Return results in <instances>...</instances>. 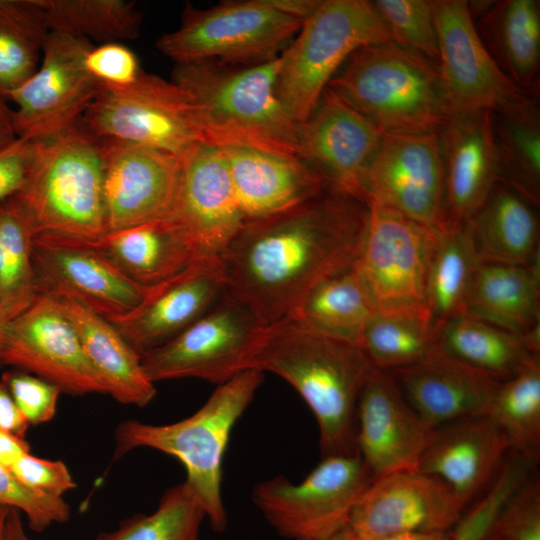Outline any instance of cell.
Wrapping results in <instances>:
<instances>
[{"mask_svg": "<svg viewBox=\"0 0 540 540\" xmlns=\"http://www.w3.org/2000/svg\"><path fill=\"white\" fill-rule=\"evenodd\" d=\"M369 205L331 187L283 213L245 220L218 254L226 291L263 325L292 318L323 281L359 258Z\"/></svg>", "mask_w": 540, "mask_h": 540, "instance_id": "6da1fadb", "label": "cell"}, {"mask_svg": "<svg viewBox=\"0 0 540 540\" xmlns=\"http://www.w3.org/2000/svg\"><path fill=\"white\" fill-rule=\"evenodd\" d=\"M373 365L364 350L288 318L265 325L252 368L292 385L311 409L322 458L358 455L357 402Z\"/></svg>", "mask_w": 540, "mask_h": 540, "instance_id": "7a4b0ae2", "label": "cell"}, {"mask_svg": "<svg viewBox=\"0 0 540 540\" xmlns=\"http://www.w3.org/2000/svg\"><path fill=\"white\" fill-rule=\"evenodd\" d=\"M280 65V56L251 66L174 65L171 81L190 98L201 143L299 157L298 124L276 93Z\"/></svg>", "mask_w": 540, "mask_h": 540, "instance_id": "3957f363", "label": "cell"}, {"mask_svg": "<svg viewBox=\"0 0 540 540\" xmlns=\"http://www.w3.org/2000/svg\"><path fill=\"white\" fill-rule=\"evenodd\" d=\"M263 372L245 371L221 384L189 417L170 424L137 420L119 423L114 432V459L138 448H149L179 460L184 481L201 505L213 530L227 526L222 499L223 458L231 431L261 385Z\"/></svg>", "mask_w": 540, "mask_h": 540, "instance_id": "277c9868", "label": "cell"}, {"mask_svg": "<svg viewBox=\"0 0 540 540\" xmlns=\"http://www.w3.org/2000/svg\"><path fill=\"white\" fill-rule=\"evenodd\" d=\"M348 60L326 88L383 134H439L448 122L439 66L423 54L388 41L363 46Z\"/></svg>", "mask_w": 540, "mask_h": 540, "instance_id": "5b68a950", "label": "cell"}, {"mask_svg": "<svg viewBox=\"0 0 540 540\" xmlns=\"http://www.w3.org/2000/svg\"><path fill=\"white\" fill-rule=\"evenodd\" d=\"M37 234L93 240L107 233L104 201V139L81 118L68 130L37 140L23 188L13 196Z\"/></svg>", "mask_w": 540, "mask_h": 540, "instance_id": "8992f818", "label": "cell"}, {"mask_svg": "<svg viewBox=\"0 0 540 540\" xmlns=\"http://www.w3.org/2000/svg\"><path fill=\"white\" fill-rule=\"evenodd\" d=\"M388 41L390 31L372 1H320L280 55V102L297 124L305 122L345 60L363 46Z\"/></svg>", "mask_w": 540, "mask_h": 540, "instance_id": "52a82bcc", "label": "cell"}, {"mask_svg": "<svg viewBox=\"0 0 540 540\" xmlns=\"http://www.w3.org/2000/svg\"><path fill=\"white\" fill-rule=\"evenodd\" d=\"M303 22L278 0L223 1L207 9L188 3L180 25L155 45L175 65L212 61L251 66L279 57Z\"/></svg>", "mask_w": 540, "mask_h": 540, "instance_id": "ba28073f", "label": "cell"}, {"mask_svg": "<svg viewBox=\"0 0 540 540\" xmlns=\"http://www.w3.org/2000/svg\"><path fill=\"white\" fill-rule=\"evenodd\" d=\"M373 479L359 455L329 456L298 484L280 475L260 482L252 498L281 536L329 540L348 526L355 504Z\"/></svg>", "mask_w": 540, "mask_h": 540, "instance_id": "9c48e42d", "label": "cell"}, {"mask_svg": "<svg viewBox=\"0 0 540 540\" xmlns=\"http://www.w3.org/2000/svg\"><path fill=\"white\" fill-rule=\"evenodd\" d=\"M264 326L244 303L226 291L174 338L140 355L143 370L153 383L198 378L221 385L253 369Z\"/></svg>", "mask_w": 540, "mask_h": 540, "instance_id": "30bf717a", "label": "cell"}, {"mask_svg": "<svg viewBox=\"0 0 540 540\" xmlns=\"http://www.w3.org/2000/svg\"><path fill=\"white\" fill-rule=\"evenodd\" d=\"M368 205L367 234L355 265L376 311L430 315L427 285L439 230L378 203Z\"/></svg>", "mask_w": 540, "mask_h": 540, "instance_id": "8fae6325", "label": "cell"}, {"mask_svg": "<svg viewBox=\"0 0 540 540\" xmlns=\"http://www.w3.org/2000/svg\"><path fill=\"white\" fill-rule=\"evenodd\" d=\"M81 120L103 139L143 145L179 158L201 143L188 94L173 81L144 71L124 88L99 84Z\"/></svg>", "mask_w": 540, "mask_h": 540, "instance_id": "7c38bea8", "label": "cell"}, {"mask_svg": "<svg viewBox=\"0 0 540 540\" xmlns=\"http://www.w3.org/2000/svg\"><path fill=\"white\" fill-rule=\"evenodd\" d=\"M92 46L86 39L50 32L35 73L7 98L13 101L15 135L45 140L72 127L99 90L84 58Z\"/></svg>", "mask_w": 540, "mask_h": 540, "instance_id": "4fadbf2b", "label": "cell"}, {"mask_svg": "<svg viewBox=\"0 0 540 540\" xmlns=\"http://www.w3.org/2000/svg\"><path fill=\"white\" fill-rule=\"evenodd\" d=\"M1 365L33 374L61 393L108 394L72 323L48 295L38 294L26 310L9 321Z\"/></svg>", "mask_w": 540, "mask_h": 540, "instance_id": "5bb4252c", "label": "cell"}, {"mask_svg": "<svg viewBox=\"0 0 540 540\" xmlns=\"http://www.w3.org/2000/svg\"><path fill=\"white\" fill-rule=\"evenodd\" d=\"M439 70L453 112L498 110L538 96L515 86L484 47L468 1L432 0Z\"/></svg>", "mask_w": 540, "mask_h": 540, "instance_id": "9a60e30c", "label": "cell"}, {"mask_svg": "<svg viewBox=\"0 0 540 540\" xmlns=\"http://www.w3.org/2000/svg\"><path fill=\"white\" fill-rule=\"evenodd\" d=\"M444 167L439 134H384L366 176L369 201L439 229Z\"/></svg>", "mask_w": 540, "mask_h": 540, "instance_id": "2e32d148", "label": "cell"}, {"mask_svg": "<svg viewBox=\"0 0 540 540\" xmlns=\"http://www.w3.org/2000/svg\"><path fill=\"white\" fill-rule=\"evenodd\" d=\"M32 255L38 294L72 297L106 319L130 312L152 289L125 276L76 238L39 233Z\"/></svg>", "mask_w": 540, "mask_h": 540, "instance_id": "e0dca14e", "label": "cell"}, {"mask_svg": "<svg viewBox=\"0 0 540 540\" xmlns=\"http://www.w3.org/2000/svg\"><path fill=\"white\" fill-rule=\"evenodd\" d=\"M466 506L439 478L403 470L374 478L359 497L348 527L358 537L451 531Z\"/></svg>", "mask_w": 540, "mask_h": 540, "instance_id": "ac0fdd59", "label": "cell"}, {"mask_svg": "<svg viewBox=\"0 0 540 540\" xmlns=\"http://www.w3.org/2000/svg\"><path fill=\"white\" fill-rule=\"evenodd\" d=\"M383 135L326 88L311 116L298 124L299 157L331 188L367 203L365 176Z\"/></svg>", "mask_w": 540, "mask_h": 540, "instance_id": "d6986e66", "label": "cell"}, {"mask_svg": "<svg viewBox=\"0 0 540 540\" xmlns=\"http://www.w3.org/2000/svg\"><path fill=\"white\" fill-rule=\"evenodd\" d=\"M180 158L151 147L104 139L107 232L167 217L177 200Z\"/></svg>", "mask_w": 540, "mask_h": 540, "instance_id": "ffe728a7", "label": "cell"}, {"mask_svg": "<svg viewBox=\"0 0 540 540\" xmlns=\"http://www.w3.org/2000/svg\"><path fill=\"white\" fill-rule=\"evenodd\" d=\"M434 427L408 403L386 370L372 367L357 402V452L373 477L416 470Z\"/></svg>", "mask_w": 540, "mask_h": 540, "instance_id": "44dd1931", "label": "cell"}, {"mask_svg": "<svg viewBox=\"0 0 540 540\" xmlns=\"http://www.w3.org/2000/svg\"><path fill=\"white\" fill-rule=\"evenodd\" d=\"M225 292L226 281L218 255H204L177 275L152 286L136 308L108 320L142 355L194 323Z\"/></svg>", "mask_w": 540, "mask_h": 540, "instance_id": "7402d4cb", "label": "cell"}, {"mask_svg": "<svg viewBox=\"0 0 540 540\" xmlns=\"http://www.w3.org/2000/svg\"><path fill=\"white\" fill-rule=\"evenodd\" d=\"M176 203L167 216L189 235L201 256L218 255L245 219L219 148L196 143L180 157Z\"/></svg>", "mask_w": 540, "mask_h": 540, "instance_id": "603a6c76", "label": "cell"}, {"mask_svg": "<svg viewBox=\"0 0 540 540\" xmlns=\"http://www.w3.org/2000/svg\"><path fill=\"white\" fill-rule=\"evenodd\" d=\"M444 188L438 230L466 224L499 180V163L489 110L453 112L439 133Z\"/></svg>", "mask_w": 540, "mask_h": 540, "instance_id": "cb8c5ba5", "label": "cell"}, {"mask_svg": "<svg viewBox=\"0 0 540 540\" xmlns=\"http://www.w3.org/2000/svg\"><path fill=\"white\" fill-rule=\"evenodd\" d=\"M388 372L412 408L434 428L487 414L503 382L437 345L416 362Z\"/></svg>", "mask_w": 540, "mask_h": 540, "instance_id": "d4e9b609", "label": "cell"}, {"mask_svg": "<svg viewBox=\"0 0 540 540\" xmlns=\"http://www.w3.org/2000/svg\"><path fill=\"white\" fill-rule=\"evenodd\" d=\"M509 452L486 414L467 417L433 429L416 470L442 480L468 509L492 484Z\"/></svg>", "mask_w": 540, "mask_h": 540, "instance_id": "484cf974", "label": "cell"}, {"mask_svg": "<svg viewBox=\"0 0 540 540\" xmlns=\"http://www.w3.org/2000/svg\"><path fill=\"white\" fill-rule=\"evenodd\" d=\"M245 220L288 211L329 188L302 158L245 148H219Z\"/></svg>", "mask_w": 540, "mask_h": 540, "instance_id": "4316f807", "label": "cell"}, {"mask_svg": "<svg viewBox=\"0 0 540 540\" xmlns=\"http://www.w3.org/2000/svg\"><path fill=\"white\" fill-rule=\"evenodd\" d=\"M76 239L144 286L168 280L201 257L185 230L170 217L107 232L93 240Z\"/></svg>", "mask_w": 540, "mask_h": 540, "instance_id": "83f0119b", "label": "cell"}, {"mask_svg": "<svg viewBox=\"0 0 540 540\" xmlns=\"http://www.w3.org/2000/svg\"><path fill=\"white\" fill-rule=\"evenodd\" d=\"M50 297L75 328L82 348L105 382L108 394L122 404L137 407L148 405L157 393L155 383L145 374L140 354L118 329L108 319L72 297Z\"/></svg>", "mask_w": 540, "mask_h": 540, "instance_id": "f1b7e54d", "label": "cell"}, {"mask_svg": "<svg viewBox=\"0 0 540 540\" xmlns=\"http://www.w3.org/2000/svg\"><path fill=\"white\" fill-rule=\"evenodd\" d=\"M523 194L498 180L467 222L480 263L529 267L539 259V217Z\"/></svg>", "mask_w": 540, "mask_h": 540, "instance_id": "f546056e", "label": "cell"}, {"mask_svg": "<svg viewBox=\"0 0 540 540\" xmlns=\"http://www.w3.org/2000/svg\"><path fill=\"white\" fill-rule=\"evenodd\" d=\"M476 18V31L498 68L515 86L538 95L540 2L496 1Z\"/></svg>", "mask_w": 540, "mask_h": 540, "instance_id": "4dcf8cb0", "label": "cell"}, {"mask_svg": "<svg viewBox=\"0 0 540 540\" xmlns=\"http://www.w3.org/2000/svg\"><path fill=\"white\" fill-rule=\"evenodd\" d=\"M539 259L529 267L480 263L464 315L526 336L540 328Z\"/></svg>", "mask_w": 540, "mask_h": 540, "instance_id": "1f68e13d", "label": "cell"}, {"mask_svg": "<svg viewBox=\"0 0 540 540\" xmlns=\"http://www.w3.org/2000/svg\"><path fill=\"white\" fill-rule=\"evenodd\" d=\"M435 339L445 353L501 381L540 361L523 336L464 314L436 327Z\"/></svg>", "mask_w": 540, "mask_h": 540, "instance_id": "d6a6232c", "label": "cell"}, {"mask_svg": "<svg viewBox=\"0 0 540 540\" xmlns=\"http://www.w3.org/2000/svg\"><path fill=\"white\" fill-rule=\"evenodd\" d=\"M376 312L354 263L315 287L292 318L321 334L361 347Z\"/></svg>", "mask_w": 540, "mask_h": 540, "instance_id": "836d02e7", "label": "cell"}, {"mask_svg": "<svg viewBox=\"0 0 540 540\" xmlns=\"http://www.w3.org/2000/svg\"><path fill=\"white\" fill-rule=\"evenodd\" d=\"M499 179L536 206L540 202V113L538 96L490 111Z\"/></svg>", "mask_w": 540, "mask_h": 540, "instance_id": "e575fe53", "label": "cell"}, {"mask_svg": "<svg viewBox=\"0 0 540 540\" xmlns=\"http://www.w3.org/2000/svg\"><path fill=\"white\" fill-rule=\"evenodd\" d=\"M50 32L39 0H0V96L35 73Z\"/></svg>", "mask_w": 540, "mask_h": 540, "instance_id": "d590c367", "label": "cell"}, {"mask_svg": "<svg viewBox=\"0 0 540 540\" xmlns=\"http://www.w3.org/2000/svg\"><path fill=\"white\" fill-rule=\"evenodd\" d=\"M37 230L12 196L0 202V300L10 321L36 299L33 241Z\"/></svg>", "mask_w": 540, "mask_h": 540, "instance_id": "8d00e7d4", "label": "cell"}, {"mask_svg": "<svg viewBox=\"0 0 540 540\" xmlns=\"http://www.w3.org/2000/svg\"><path fill=\"white\" fill-rule=\"evenodd\" d=\"M479 264L467 223L455 229L439 230L427 285V306L434 329L463 314Z\"/></svg>", "mask_w": 540, "mask_h": 540, "instance_id": "74e56055", "label": "cell"}, {"mask_svg": "<svg viewBox=\"0 0 540 540\" xmlns=\"http://www.w3.org/2000/svg\"><path fill=\"white\" fill-rule=\"evenodd\" d=\"M51 32L103 43L138 37L142 13L128 0H39ZM91 42V41H90Z\"/></svg>", "mask_w": 540, "mask_h": 540, "instance_id": "f35d334b", "label": "cell"}, {"mask_svg": "<svg viewBox=\"0 0 540 540\" xmlns=\"http://www.w3.org/2000/svg\"><path fill=\"white\" fill-rule=\"evenodd\" d=\"M506 438L510 451L540 454V361L500 385L486 414Z\"/></svg>", "mask_w": 540, "mask_h": 540, "instance_id": "ab89813d", "label": "cell"}, {"mask_svg": "<svg viewBox=\"0 0 540 540\" xmlns=\"http://www.w3.org/2000/svg\"><path fill=\"white\" fill-rule=\"evenodd\" d=\"M436 347L430 315L376 312L365 329L361 348L374 367L399 368Z\"/></svg>", "mask_w": 540, "mask_h": 540, "instance_id": "60d3db41", "label": "cell"}, {"mask_svg": "<svg viewBox=\"0 0 540 540\" xmlns=\"http://www.w3.org/2000/svg\"><path fill=\"white\" fill-rule=\"evenodd\" d=\"M205 513L185 482L168 488L157 508L123 520L95 540H198Z\"/></svg>", "mask_w": 540, "mask_h": 540, "instance_id": "b9f144b4", "label": "cell"}, {"mask_svg": "<svg viewBox=\"0 0 540 540\" xmlns=\"http://www.w3.org/2000/svg\"><path fill=\"white\" fill-rule=\"evenodd\" d=\"M375 9L386 23L392 41L439 63L438 37L432 1L376 0Z\"/></svg>", "mask_w": 540, "mask_h": 540, "instance_id": "7bdbcfd3", "label": "cell"}, {"mask_svg": "<svg viewBox=\"0 0 540 540\" xmlns=\"http://www.w3.org/2000/svg\"><path fill=\"white\" fill-rule=\"evenodd\" d=\"M0 504L24 515L35 532L65 523L71 516L70 506L63 497H52L25 486L1 462Z\"/></svg>", "mask_w": 540, "mask_h": 540, "instance_id": "ee69618b", "label": "cell"}, {"mask_svg": "<svg viewBox=\"0 0 540 540\" xmlns=\"http://www.w3.org/2000/svg\"><path fill=\"white\" fill-rule=\"evenodd\" d=\"M484 540H540V480L536 472L509 499Z\"/></svg>", "mask_w": 540, "mask_h": 540, "instance_id": "f6af8a7d", "label": "cell"}, {"mask_svg": "<svg viewBox=\"0 0 540 540\" xmlns=\"http://www.w3.org/2000/svg\"><path fill=\"white\" fill-rule=\"evenodd\" d=\"M1 382L30 425L54 418L61 394L58 387L22 370L4 373Z\"/></svg>", "mask_w": 540, "mask_h": 540, "instance_id": "bcb514c9", "label": "cell"}, {"mask_svg": "<svg viewBox=\"0 0 540 540\" xmlns=\"http://www.w3.org/2000/svg\"><path fill=\"white\" fill-rule=\"evenodd\" d=\"M84 65L100 85L113 88L133 84L143 71L136 54L119 42L92 45L85 55Z\"/></svg>", "mask_w": 540, "mask_h": 540, "instance_id": "7dc6e473", "label": "cell"}, {"mask_svg": "<svg viewBox=\"0 0 540 540\" xmlns=\"http://www.w3.org/2000/svg\"><path fill=\"white\" fill-rule=\"evenodd\" d=\"M9 469L25 486L52 497H63L76 487L68 467L60 460L43 459L28 452Z\"/></svg>", "mask_w": 540, "mask_h": 540, "instance_id": "c3c4849f", "label": "cell"}, {"mask_svg": "<svg viewBox=\"0 0 540 540\" xmlns=\"http://www.w3.org/2000/svg\"><path fill=\"white\" fill-rule=\"evenodd\" d=\"M37 150V140L21 137L0 142V202L16 195L25 185Z\"/></svg>", "mask_w": 540, "mask_h": 540, "instance_id": "681fc988", "label": "cell"}, {"mask_svg": "<svg viewBox=\"0 0 540 540\" xmlns=\"http://www.w3.org/2000/svg\"><path fill=\"white\" fill-rule=\"evenodd\" d=\"M30 424L23 416L12 396L0 382V429L24 438Z\"/></svg>", "mask_w": 540, "mask_h": 540, "instance_id": "f907efd6", "label": "cell"}, {"mask_svg": "<svg viewBox=\"0 0 540 540\" xmlns=\"http://www.w3.org/2000/svg\"><path fill=\"white\" fill-rule=\"evenodd\" d=\"M30 452L25 438L18 437L0 429V462L9 466L21 455Z\"/></svg>", "mask_w": 540, "mask_h": 540, "instance_id": "816d5d0a", "label": "cell"}, {"mask_svg": "<svg viewBox=\"0 0 540 540\" xmlns=\"http://www.w3.org/2000/svg\"><path fill=\"white\" fill-rule=\"evenodd\" d=\"M355 535V534H354ZM355 540H454L451 531H432V532H399L376 537H358Z\"/></svg>", "mask_w": 540, "mask_h": 540, "instance_id": "f5cc1de1", "label": "cell"}, {"mask_svg": "<svg viewBox=\"0 0 540 540\" xmlns=\"http://www.w3.org/2000/svg\"><path fill=\"white\" fill-rule=\"evenodd\" d=\"M5 540H33L28 536L23 526L20 513L15 510H11L10 512Z\"/></svg>", "mask_w": 540, "mask_h": 540, "instance_id": "db71d44e", "label": "cell"}, {"mask_svg": "<svg viewBox=\"0 0 540 540\" xmlns=\"http://www.w3.org/2000/svg\"><path fill=\"white\" fill-rule=\"evenodd\" d=\"M12 111L0 96V142L15 137L12 123Z\"/></svg>", "mask_w": 540, "mask_h": 540, "instance_id": "11a10c76", "label": "cell"}, {"mask_svg": "<svg viewBox=\"0 0 540 540\" xmlns=\"http://www.w3.org/2000/svg\"><path fill=\"white\" fill-rule=\"evenodd\" d=\"M9 320L5 314L4 308L0 300V365H1V355L6 341L7 330H8Z\"/></svg>", "mask_w": 540, "mask_h": 540, "instance_id": "9f6ffc18", "label": "cell"}, {"mask_svg": "<svg viewBox=\"0 0 540 540\" xmlns=\"http://www.w3.org/2000/svg\"><path fill=\"white\" fill-rule=\"evenodd\" d=\"M12 509L0 504V540L6 539L7 523Z\"/></svg>", "mask_w": 540, "mask_h": 540, "instance_id": "6f0895ef", "label": "cell"}, {"mask_svg": "<svg viewBox=\"0 0 540 540\" xmlns=\"http://www.w3.org/2000/svg\"><path fill=\"white\" fill-rule=\"evenodd\" d=\"M329 540H355V535L351 529L347 526Z\"/></svg>", "mask_w": 540, "mask_h": 540, "instance_id": "680465c9", "label": "cell"}]
</instances>
